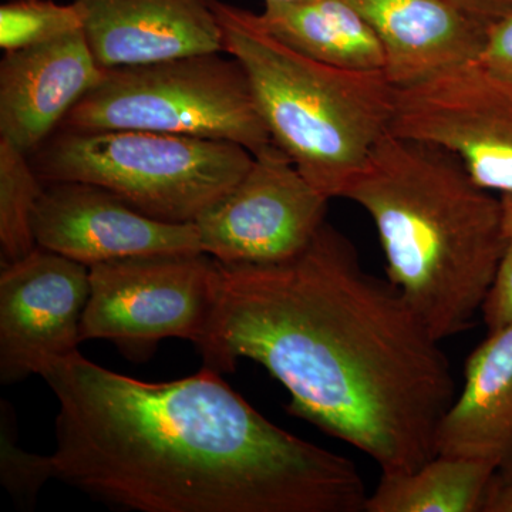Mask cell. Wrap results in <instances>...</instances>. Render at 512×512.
<instances>
[{
    "instance_id": "obj_1",
    "label": "cell",
    "mask_w": 512,
    "mask_h": 512,
    "mask_svg": "<svg viewBox=\"0 0 512 512\" xmlns=\"http://www.w3.org/2000/svg\"><path fill=\"white\" fill-rule=\"evenodd\" d=\"M220 264L221 289L197 343L204 367H265L288 412L363 451L382 473L437 456L456 382L440 340L402 293L369 274L328 221L282 264Z\"/></svg>"
},
{
    "instance_id": "obj_2",
    "label": "cell",
    "mask_w": 512,
    "mask_h": 512,
    "mask_svg": "<svg viewBox=\"0 0 512 512\" xmlns=\"http://www.w3.org/2000/svg\"><path fill=\"white\" fill-rule=\"evenodd\" d=\"M40 376L59 400L56 478L140 512H363L352 460L266 420L221 373L147 383L79 352Z\"/></svg>"
},
{
    "instance_id": "obj_3",
    "label": "cell",
    "mask_w": 512,
    "mask_h": 512,
    "mask_svg": "<svg viewBox=\"0 0 512 512\" xmlns=\"http://www.w3.org/2000/svg\"><path fill=\"white\" fill-rule=\"evenodd\" d=\"M342 198L372 218L387 279L434 338L473 328L503 254L500 195L443 148L387 131Z\"/></svg>"
},
{
    "instance_id": "obj_4",
    "label": "cell",
    "mask_w": 512,
    "mask_h": 512,
    "mask_svg": "<svg viewBox=\"0 0 512 512\" xmlns=\"http://www.w3.org/2000/svg\"><path fill=\"white\" fill-rule=\"evenodd\" d=\"M207 2L224 52L244 67L274 144L316 190L342 198L390 128L396 89L383 70L318 62L272 36L255 13Z\"/></svg>"
},
{
    "instance_id": "obj_5",
    "label": "cell",
    "mask_w": 512,
    "mask_h": 512,
    "mask_svg": "<svg viewBox=\"0 0 512 512\" xmlns=\"http://www.w3.org/2000/svg\"><path fill=\"white\" fill-rule=\"evenodd\" d=\"M45 183L100 185L137 211L194 224L247 174L254 154L229 141L138 130H59L30 156Z\"/></svg>"
},
{
    "instance_id": "obj_6",
    "label": "cell",
    "mask_w": 512,
    "mask_h": 512,
    "mask_svg": "<svg viewBox=\"0 0 512 512\" xmlns=\"http://www.w3.org/2000/svg\"><path fill=\"white\" fill-rule=\"evenodd\" d=\"M59 130L208 138L238 144L254 156L274 144L244 67L222 53L106 70Z\"/></svg>"
},
{
    "instance_id": "obj_7",
    "label": "cell",
    "mask_w": 512,
    "mask_h": 512,
    "mask_svg": "<svg viewBox=\"0 0 512 512\" xmlns=\"http://www.w3.org/2000/svg\"><path fill=\"white\" fill-rule=\"evenodd\" d=\"M89 269L80 339L110 340L130 356H143L160 340L197 345L207 332L221 289L220 264L212 256H131Z\"/></svg>"
},
{
    "instance_id": "obj_8",
    "label": "cell",
    "mask_w": 512,
    "mask_h": 512,
    "mask_svg": "<svg viewBox=\"0 0 512 512\" xmlns=\"http://www.w3.org/2000/svg\"><path fill=\"white\" fill-rule=\"evenodd\" d=\"M389 131L443 148L481 188L512 194V80L480 59L396 89Z\"/></svg>"
},
{
    "instance_id": "obj_9",
    "label": "cell",
    "mask_w": 512,
    "mask_h": 512,
    "mask_svg": "<svg viewBox=\"0 0 512 512\" xmlns=\"http://www.w3.org/2000/svg\"><path fill=\"white\" fill-rule=\"evenodd\" d=\"M329 201L271 144L194 224L202 252L221 264H282L311 245L326 222Z\"/></svg>"
},
{
    "instance_id": "obj_10",
    "label": "cell",
    "mask_w": 512,
    "mask_h": 512,
    "mask_svg": "<svg viewBox=\"0 0 512 512\" xmlns=\"http://www.w3.org/2000/svg\"><path fill=\"white\" fill-rule=\"evenodd\" d=\"M90 298L89 266L42 247L0 274V382L40 375L76 352Z\"/></svg>"
},
{
    "instance_id": "obj_11",
    "label": "cell",
    "mask_w": 512,
    "mask_h": 512,
    "mask_svg": "<svg viewBox=\"0 0 512 512\" xmlns=\"http://www.w3.org/2000/svg\"><path fill=\"white\" fill-rule=\"evenodd\" d=\"M36 244L86 266L154 254L202 252L195 224L147 217L100 185L50 181L33 212Z\"/></svg>"
},
{
    "instance_id": "obj_12",
    "label": "cell",
    "mask_w": 512,
    "mask_h": 512,
    "mask_svg": "<svg viewBox=\"0 0 512 512\" xmlns=\"http://www.w3.org/2000/svg\"><path fill=\"white\" fill-rule=\"evenodd\" d=\"M104 74L83 30L46 45L5 52L0 62V138L33 156Z\"/></svg>"
},
{
    "instance_id": "obj_13",
    "label": "cell",
    "mask_w": 512,
    "mask_h": 512,
    "mask_svg": "<svg viewBox=\"0 0 512 512\" xmlns=\"http://www.w3.org/2000/svg\"><path fill=\"white\" fill-rule=\"evenodd\" d=\"M104 70L225 53L207 0H74Z\"/></svg>"
},
{
    "instance_id": "obj_14",
    "label": "cell",
    "mask_w": 512,
    "mask_h": 512,
    "mask_svg": "<svg viewBox=\"0 0 512 512\" xmlns=\"http://www.w3.org/2000/svg\"><path fill=\"white\" fill-rule=\"evenodd\" d=\"M382 45L394 89L480 59L488 25L450 0H349Z\"/></svg>"
},
{
    "instance_id": "obj_15",
    "label": "cell",
    "mask_w": 512,
    "mask_h": 512,
    "mask_svg": "<svg viewBox=\"0 0 512 512\" xmlns=\"http://www.w3.org/2000/svg\"><path fill=\"white\" fill-rule=\"evenodd\" d=\"M512 451V322L491 330L468 356L464 386L441 421L437 454L498 468Z\"/></svg>"
},
{
    "instance_id": "obj_16",
    "label": "cell",
    "mask_w": 512,
    "mask_h": 512,
    "mask_svg": "<svg viewBox=\"0 0 512 512\" xmlns=\"http://www.w3.org/2000/svg\"><path fill=\"white\" fill-rule=\"evenodd\" d=\"M259 23L302 55L353 70H383L375 30L349 0L265 3Z\"/></svg>"
},
{
    "instance_id": "obj_17",
    "label": "cell",
    "mask_w": 512,
    "mask_h": 512,
    "mask_svg": "<svg viewBox=\"0 0 512 512\" xmlns=\"http://www.w3.org/2000/svg\"><path fill=\"white\" fill-rule=\"evenodd\" d=\"M498 467L437 454L413 471L382 473L366 512H483Z\"/></svg>"
},
{
    "instance_id": "obj_18",
    "label": "cell",
    "mask_w": 512,
    "mask_h": 512,
    "mask_svg": "<svg viewBox=\"0 0 512 512\" xmlns=\"http://www.w3.org/2000/svg\"><path fill=\"white\" fill-rule=\"evenodd\" d=\"M45 188L28 154L0 138V249L2 266L28 256L37 247L33 212Z\"/></svg>"
},
{
    "instance_id": "obj_19",
    "label": "cell",
    "mask_w": 512,
    "mask_h": 512,
    "mask_svg": "<svg viewBox=\"0 0 512 512\" xmlns=\"http://www.w3.org/2000/svg\"><path fill=\"white\" fill-rule=\"evenodd\" d=\"M80 30L83 18L76 2L10 0L0 8V47L5 52L46 45Z\"/></svg>"
},
{
    "instance_id": "obj_20",
    "label": "cell",
    "mask_w": 512,
    "mask_h": 512,
    "mask_svg": "<svg viewBox=\"0 0 512 512\" xmlns=\"http://www.w3.org/2000/svg\"><path fill=\"white\" fill-rule=\"evenodd\" d=\"M2 429H0V478L3 487L16 503L33 507L40 488L50 478H56L52 456L28 453L16 443L10 424L9 406L2 403Z\"/></svg>"
},
{
    "instance_id": "obj_21",
    "label": "cell",
    "mask_w": 512,
    "mask_h": 512,
    "mask_svg": "<svg viewBox=\"0 0 512 512\" xmlns=\"http://www.w3.org/2000/svg\"><path fill=\"white\" fill-rule=\"evenodd\" d=\"M500 200L503 254L481 313L488 332L512 322V194L500 195Z\"/></svg>"
},
{
    "instance_id": "obj_22",
    "label": "cell",
    "mask_w": 512,
    "mask_h": 512,
    "mask_svg": "<svg viewBox=\"0 0 512 512\" xmlns=\"http://www.w3.org/2000/svg\"><path fill=\"white\" fill-rule=\"evenodd\" d=\"M480 60L494 72L512 80V15L488 25Z\"/></svg>"
},
{
    "instance_id": "obj_23",
    "label": "cell",
    "mask_w": 512,
    "mask_h": 512,
    "mask_svg": "<svg viewBox=\"0 0 512 512\" xmlns=\"http://www.w3.org/2000/svg\"><path fill=\"white\" fill-rule=\"evenodd\" d=\"M450 2L466 10L485 25L512 15V0H450Z\"/></svg>"
},
{
    "instance_id": "obj_24",
    "label": "cell",
    "mask_w": 512,
    "mask_h": 512,
    "mask_svg": "<svg viewBox=\"0 0 512 512\" xmlns=\"http://www.w3.org/2000/svg\"><path fill=\"white\" fill-rule=\"evenodd\" d=\"M483 512H512V476L501 477L497 471L485 498Z\"/></svg>"
},
{
    "instance_id": "obj_25",
    "label": "cell",
    "mask_w": 512,
    "mask_h": 512,
    "mask_svg": "<svg viewBox=\"0 0 512 512\" xmlns=\"http://www.w3.org/2000/svg\"><path fill=\"white\" fill-rule=\"evenodd\" d=\"M498 474L501 477H511L512 476V451L508 454V457L505 458L504 463L501 464V467L498 468Z\"/></svg>"
},
{
    "instance_id": "obj_26",
    "label": "cell",
    "mask_w": 512,
    "mask_h": 512,
    "mask_svg": "<svg viewBox=\"0 0 512 512\" xmlns=\"http://www.w3.org/2000/svg\"><path fill=\"white\" fill-rule=\"evenodd\" d=\"M306 2V0H265V3H296Z\"/></svg>"
}]
</instances>
